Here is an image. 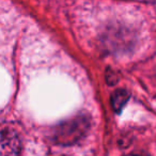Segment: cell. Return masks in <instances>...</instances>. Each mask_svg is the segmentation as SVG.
I'll list each match as a JSON object with an SVG mask.
<instances>
[{
	"label": "cell",
	"mask_w": 156,
	"mask_h": 156,
	"mask_svg": "<svg viewBox=\"0 0 156 156\" xmlns=\"http://www.w3.org/2000/svg\"><path fill=\"white\" fill-rule=\"evenodd\" d=\"M22 141L17 133L12 129L0 130V156H20Z\"/></svg>",
	"instance_id": "obj_2"
},
{
	"label": "cell",
	"mask_w": 156,
	"mask_h": 156,
	"mask_svg": "<svg viewBox=\"0 0 156 156\" xmlns=\"http://www.w3.org/2000/svg\"><path fill=\"white\" fill-rule=\"evenodd\" d=\"M90 126V121L85 115H79L60 124L54 133V139L62 145H71L80 140Z\"/></svg>",
	"instance_id": "obj_1"
},
{
	"label": "cell",
	"mask_w": 156,
	"mask_h": 156,
	"mask_svg": "<svg viewBox=\"0 0 156 156\" xmlns=\"http://www.w3.org/2000/svg\"><path fill=\"white\" fill-rule=\"evenodd\" d=\"M130 156H141V155H130Z\"/></svg>",
	"instance_id": "obj_4"
},
{
	"label": "cell",
	"mask_w": 156,
	"mask_h": 156,
	"mask_svg": "<svg viewBox=\"0 0 156 156\" xmlns=\"http://www.w3.org/2000/svg\"><path fill=\"white\" fill-rule=\"evenodd\" d=\"M128 100V93L124 90H118L113 93L112 98H111V104L112 107L117 112H120L124 106H125L126 102Z\"/></svg>",
	"instance_id": "obj_3"
}]
</instances>
